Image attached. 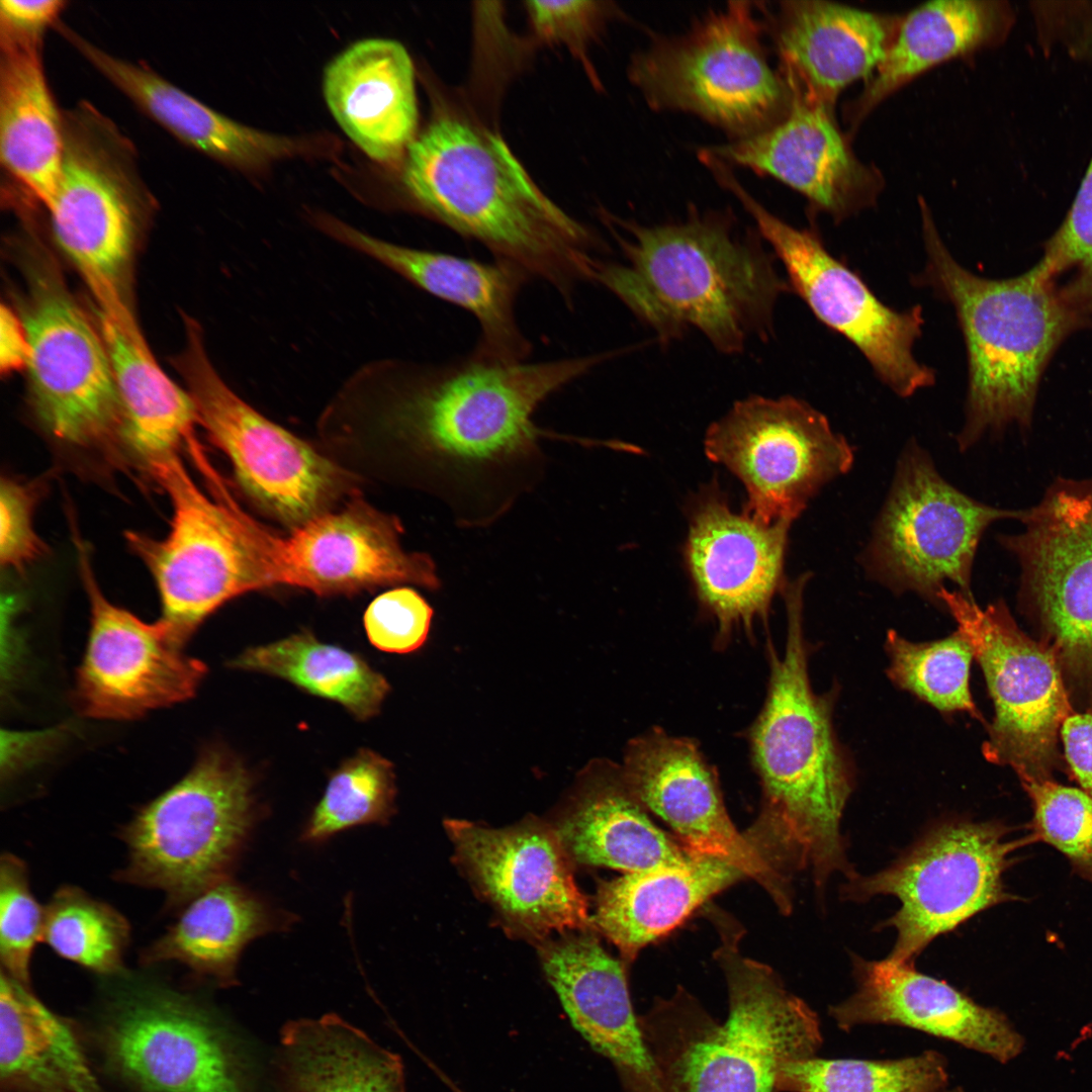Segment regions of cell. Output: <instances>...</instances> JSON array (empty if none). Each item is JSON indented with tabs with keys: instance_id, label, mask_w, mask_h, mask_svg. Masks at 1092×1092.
Masks as SVG:
<instances>
[{
	"instance_id": "obj_1",
	"label": "cell",
	"mask_w": 1092,
	"mask_h": 1092,
	"mask_svg": "<svg viewBox=\"0 0 1092 1092\" xmlns=\"http://www.w3.org/2000/svg\"><path fill=\"white\" fill-rule=\"evenodd\" d=\"M608 356L373 361L343 384L324 428L379 445L395 477L442 500L461 527H485L542 476L539 440L556 434L535 425L537 408Z\"/></svg>"
},
{
	"instance_id": "obj_2",
	"label": "cell",
	"mask_w": 1092,
	"mask_h": 1092,
	"mask_svg": "<svg viewBox=\"0 0 1092 1092\" xmlns=\"http://www.w3.org/2000/svg\"><path fill=\"white\" fill-rule=\"evenodd\" d=\"M805 574L783 588L787 639L783 655L769 646V679L760 713L749 732L762 798L759 814L744 832L771 868L810 872L816 887L834 874L854 872L840 825L853 781L832 724L835 691L816 694L808 669L803 631Z\"/></svg>"
},
{
	"instance_id": "obj_3",
	"label": "cell",
	"mask_w": 1092,
	"mask_h": 1092,
	"mask_svg": "<svg viewBox=\"0 0 1092 1092\" xmlns=\"http://www.w3.org/2000/svg\"><path fill=\"white\" fill-rule=\"evenodd\" d=\"M402 181L420 210L551 285L570 304L592 281L600 242L549 199L505 141L453 113L408 147Z\"/></svg>"
},
{
	"instance_id": "obj_4",
	"label": "cell",
	"mask_w": 1092,
	"mask_h": 1092,
	"mask_svg": "<svg viewBox=\"0 0 1092 1092\" xmlns=\"http://www.w3.org/2000/svg\"><path fill=\"white\" fill-rule=\"evenodd\" d=\"M623 262L598 260L592 281L620 299L662 343L696 329L719 352L737 354L772 334L777 300L790 285L771 253L719 213L642 225L615 217Z\"/></svg>"
},
{
	"instance_id": "obj_5",
	"label": "cell",
	"mask_w": 1092,
	"mask_h": 1092,
	"mask_svg": "<svg viewBox=\"0 0 1092 1092\" xmlns=\"http://www.w3.org/2000/svg\"><path fill=\"white\" fill-rule=\"evenodd\" d=\"M926 262L916 285L929 287L954 310L968 359L961 451L1008 427L1030 429L1046 366L1075 332L1092 329V317L1075 310L1040 261L1023 274L990 279L951 255L928 205L919 198Z\"/></svg>"
},
{
	"instance_id": "obj_6",
	"label": "cell",
	"mask_w": 1092,
	"mask_h": 1092,
	"mask_svg": "<svg viewBox=\"0 0 1092 1092\" xmlns=\"http://www.w3.org/2000/svg\"><path fill=\"white\" fill-rule=\"evenodd\" d=\"M713 957L727 987L728 1014L717 1021L681 988L639 1019L664 1092H777L789 1061L816 1056V1013L767 965L743 956V929H718Z\"/></svg>"
},
{
	"instance_id": "obj_7",
	"label": "cell",
	"mask_w": 1092,
	"mask_h": 1092,
	"mask_svg": "<svg viewBox=\"0 0 1092 1092\" xmlns=\"http://www.w3.org/2000/svg\"><path fill=\"white\" fill-rule=\"evenodd\" d=\"M63 120L60 181L44 207L54 235L93 293L99 313L125 333L140 332L124 297L145 198L131 147L89 104L64 113Z\"/></svg>"
},
{
	"instance_id": "obj_8",
	"label": "cell",
	"mask_w": 1092,
	"mask_h": 1092,
	"mask_svg": "<svg viewBox=\"0 0 1092 1092\" xmlns=\"http://www.w3.org/2000/svg\"><path fill=\"white\" fill-rule=\"evenodd\" d=\"M751 2H729L686 34L634 57L630 76L648 105L680 110L745 138L780 121L792 91L769 65Z\"/></svg>"
},
{
	"instance_id": "obj_9",
	"label": "cell",
	"mask_w": 1092,
	"mask_h": 1092,
	"mask_svg": "<svg viewBox=\"0 0 1092 1092\" xmlns=\"http://www.w3.org/2000/svg\"><path fill=\"white\" fill-rule=\"evenodd\" d=\"M250 771L219 747L205 749L177 784L141 809L121 833L123 881L189 902L225 880L255 819Z\"/></svg>"
},
{
	"instance_id": "obj_10",
	"label": "cell",
	"mask_w": 1092,
	"mask_h": 1092,
	"mask_svg": "<svg viewBox=\"0 0 1092 1092\" xmlns=\"http://www.w3.org/2000/svg\"><path fill=\"white\" fill-rule=\"evenodd\" d=\"M998 543L1019 567L1017 607L1054 655L1075 713L1092 714V476L1056 477Z\"/></svg>"
},
{
	"instance_id": "obj_11",
	"label": "cell",
	"mask_w": 1092,
	"mask_h": 1092,
	"mask_svg": "<svg viewBox=\"0 0 1092 1092\" xmlns=\"http://www.w3.org/2000/svg\"><path fill=\"white\" fill-rule=\"evenodd\" d=\"M149 475L168 494L167 535L128 532L126 540L152 574L162 617L182 644L228 601L267 587L255 540V521L224 488L212 499L194 482L181 457L154 466Z\"/></svg>"
},
{
	"instance_id": "obj_12",
	"label": "cell",
	"mask_w": 1092,
	"mask_h": 1092,
	"mask_svg": "<svg viewBox=\"0 0 1092 1092\" xmlns=\"http://www.w3.org/2000/svg\"><path fill=\"white\" fill-rule=\"evenodd\" d=\"M28 291L21 321L37 419L64 447L128 470L134 458L101 334L49 267L32 270Z\"/></svg>"
},
{
	"instance_id": "obj_13",
	"label": "cell",
	"mask_w": 1092,
	"mask_h": 1092,
	"mask_svg": "<svg viewBox=\"0 0 1092 1092\" xmlns=\"http://www.w3.org/2000/svg\"><path fill=\"white\" fill-rule=\"evenodd\" d=\"M92 1031L105 1070L129 1092H246L228 1033L192 996L118 976Z\"/></svg>"
},
{
	"instance_id": "obj_14",
	"label": "cell",
	"mask_w": 1092,
	"mask_h": 1092,
	"mask_svg": "<svg viewBox=\"0 0 1092 1092\" xmlns=\"http://www.w3.org/2000/svg\"><path fill=\"white\" fill-rule=\"evenodd\" d=\"M1023 514L959 490L912 441L899 457L860 563L869 577L896 594L913 592L939 604L937 594L951 582L972 596L973 566L984 533L997 521H1020Z\"/></svg>"
},
{
	"instance_id": "obj_15",
	"label": "cell",
	"mask_w": 1092,
	"mask_h": 1092,
	"mask_svg": "<svg viewBox=\"0 0 1092 1092\" xmlns=\"http://www.w3.org/2000/svg\"><path fill=\"white\" fill-rule=\"evenodd\" d=\"M1015 846L1002 825L947 821L888 868L846 878L842 895L856 902L895 897L900 907L884 924L896 932L888 959L913 963L937 936L1007 899L1003 875Z\"/></svg>"
},
{
	"instance_id": "obj_16",
	"label": "cell",
	"mask_w": 1092,
	"mask_h": 1092,
	"mask_svg": "<svg viewBox=\"0 0 1092 1092\" xmlns=\"http://www.w3.org/2000/svg\"><path fill=\"white\" fill-rule=\"evenodd\" d=\"M937 600L972 645L993 700L985 758L1011 767L1022 786L1054 780L1061 727L1075 713L1054 655L1019 628L1002 600L982 608L946 586Z\"/></svg>"
},
{
	"instance_id": "obj_17",
	"label": "cell",
	"mask_w": 1092,
	"mask_h": 1092,
	"mask_svg": "<svg viewBox=\"0 0 1092 1092\" xmlns=\"http://www.w3.org/2000/svg\"><path fill=\"white\" fill-rule=\"evenodd\" d=\"M716 180L753 218L760 237L784 265L791 290L815 316L851 342L879 379L909 397L935 382L934 371L913 354L924 325L920 305L898 311L884 304L862 279L833 257L816 232L782 220L754 199L730 169Z\"/></svg>"
},
{
	"instance_id": "obj_18",
	"label": "cell",
	"mask_w": 1092,
	"mask_h": 1092,
	"mask_svg": "<svg viewBox=\"0 0 1092 1092\" xmlns=\"http://www.w3.org/2000/svg\"><path fill=\"white\" fill-rule=\"evenodd\" d=\"M186 326L178 368L198 424L225 454L245 491L292 528L327 512L345 489L340 468L239 396L211 363L199 326Z\"/></svg>"
},
{
	"instance_id": "obj_19",
	"label": "cell",
	"mask_w": 1092,
	"mask_h": 1092,
	"mask_svg": "<svg viewBox=\"0 0 1092 1092\" xmlns=\"http://www.w3.org/2000/svg\"><path fill=\"white\" fill-rule=\"evenodd\" d=\"M704 444L706 455L743 483L745 511L765 524L793 523L854 460L852 447L827 418L794 396L737 401L710 426Z\"/></svg>"
},
{
	"instance_id": "obj_20",
	"label": "cell",
	"mask_w": 1092,
	"mask_h": 1092,
	"mask_svg": "<svg viewBox=\"0 0 1092 1092\" xmlns=\"http://www.w3.org/2000/svg\"><path fill=\"white\" fill-rule=\"evenodd\" d=\"M90 604L86 652L77 672L75 702L88 717L129 720L191 698L206 673L200 660L158 620L147 623L101 592L88 553L77 543Z\"/></svg>"
},
{
	"instance_id": "obj_21",
	"label": "cell",
	"mask_w": 1092,
	"mask_h": 1092,
	"mask_svg": "<svg viewBox=\"0 0 1092 1092\" xmlns=\"http://www.w3.org/2000/svg\"><path fill=\"white\" fill-rule=\"evenodd\" d=\"M395 518L354 500L292 528L286 536L260 533L268 585L287 584L317 595L361 590L376 585H440L432 558L407 552Z\"/></svg>"
},
{
	"instance_id": "obj_22",
	"label": "cell",
	"mask_w": 1092,
	"mask_h": 1092,
	"mask_svg": "<svg viewBox=\"0 0 1092 1092\" xmlns=\"http://www.w3.org/2000/svg\"><path fill=\"white\" fill-rule=\"evenodd\" d=\"M621 771L636 800L660 818L691 854L732 862L762 886L783 913H790L791 886L735 827L717 775L695 741L652 729L628 745Z\"/></svg>"
},
{
	"instance_id": "obj_23",
	"label": "cell",
	"mask_w": 1092,
	"mask_h": 1092,
	"mask_svg": "<svg viewBox=\"0 0 1092 1092\" xmlns=\"http://www.w3.org/2000/svg\"><path fill=\"white\" fill-rule=\"evenodd\" d=\"M445 824L461 864L512 928L535 937L593 929L555 830L535 822L504 829Z\"/></svg>"
},
{
	"instance_id": "obj_24",
	"label": "cell",
	"mask_w": 1092,
	"mask_h": 1092,
	"mask_svg": "<svg viewBox=\"0 0 1092 1092\" xmlns=\"http://www.w3.org/2000/svg\"><path fill=\"white\" fill-rule=\"evenodd\" d=\"M788 85L792 103L780 121L703 151L727 165L783 182L837 222L874 206L885 187L880 169L855 155L836 122L834 108Z\"/></svg>"
},
{
	"instance_id": "obj_25",
	"label": "cell",
	"mask_w": 1092,
	"mask_h": 1092,
	"mask_svg": "<svg viewBox=\"0 0 1092 1092\" xmlns=\"http://www.w3.org/2000/svg\"><path fill=\"white\" fill-rule=\"evenodd\" d=\"M790 521L765 524L747 511L733 512L718 486L700 492L691 508L686 565L697 597L723 638L736 627L751 630L768 615L785 586Z\"/></svg>"
},
{
	"instance_id": "obj_26",
	"label": "cell",
	"mask_w": 1092,
	"mask_h": 1092,
	"mask_svg": "<svg viewBox=\"0 0 1092 1092\" xmlns=\"http://www.w3.org/2000/svg\"><path fill=\"white\" fill-rule=\"evenodd\" d=\"M855 992L830 1014L842 1030L861 1024L910 1027L983 1053L1005 1064L1024 1039L1000 1011L982 1006L913 963L853 959Z\"/></svg>"
},
{
	"instance_id": "obj_27",
	"label": "cell",
	"mask_w": 1092,
	"mask_h": 1092,
	"mask_svg": "<svg viewBox=\"0 0 1092 1092\" xmlns=\"http://www.w3.org/2000/svg\"><path fill=\"white\" fill-rule=\"evenodd\" d=\"M315 221L336 241L473 315L480 331L474 353L505 362L526 361L532 346L516 316L518 295L531 280L524 271L497 260L482 262L393 244L331 216Z\"/></svg>"
},
{
	"instance_id": "obj_28",
	"label": "cell",
	"mask_w": 1092,
	"mask_h": 1092,
	"mask_svg": "<svg viewBox=\"0 0 1092 1092\" xmlns=\"http://www.w3.org/2000/svg\"><path fill=\"white\" fill-rule=\"evenodd\" d=\"M543 968L573 1027L610 1060L628 1092H664L628 990L625 964L587 931L549 941Z\"/></svg>"
},
{
	"instance_id": "obj_29",
	"label": "cell",
	"mask_w": 1092,
	"mask_h": 1092,
	"mask_svg": "<svg viewBox=\"0 0 1092 1092\" xmlns=\"http://www.w3.org/2000/svg\"><path fill=\"white\" fill-rule=\"evenodd\" d=\"M901 18L831 1H783L772 25L781 74L808 97L834 108L842 90L874 75Z\"/></svg>"
},
{
	"instance_id": "obj_30",
	"label": "cell",
	"mask_w": 1092,
	"mask_h": 1092,
	"mask_svg": "<svg viewBox=\"0 0 1092 1092\" xmlns=\"http://www.w3.org/2000/svg\"><path fill=\"white\" fill-rule=\"evenodd\" d=\"M323 84L334 118L370 158L392 162L407 151L418 109L413 62L400 42H354L326 67Z\"/></svg>"
},
{
	"instance_id": "obj_31",
	"label": "cell",
	"mask_w": 1092,
	"mask_h": 1092,
	"mask_svg": "<svg viewBox=\"0 0 1092 1092\" xmlns=\"http://www.w3.org/2000/svg\"><path fill=\"white\" fill-rule=\"evenodd\" d=\"M1015 23L1005 0H934L902 15L885 59L844 108L851 129L888 97L950 60L1003 43Z\"/></svg>"
},
{
	"instance_id": "obj_32",
	"label": "cell",
	"mask_w": 1092,
	"mask_h": 1092,
	"mask_svg": "<svg viewBox=\"0 0 1092 1092\" xmlns=\"http://www.w3.org/2000/svg\"><path fill=\"white\" fill-rule=\"evenodd\" d=\"M59 32L142 111L177 140L238 167H258L293 153L300 144L264 132L203 104L144 65L116 58L63 23Z\"/></svg>"
},
{
	"instance_id": "obj_33",
	"label": "cell",
	"mask_w": 1092,
	"mask_h": 1092,
	"mask_svg": "<svg viewBox=\"0 0 1092 1092\" xmlns=\"http://www.w3.org/2000/svg\"><path fill=\"white\" fill-rule=\"evenodd\" d=\"M747 878L732 862L696 856L688 862L628 873L601 882L593 929L632 963L649 943L680 925L710 898Z\"/></svg>"
},
{
	"instance_id": "obj_34",
	"label": "cell",
	"mask_w": 1092,
	"mask_h": 1092,
	"mask_svg": "<svg viewBox=\"0 0 1092 1092\" xmlns=\"http://www.w3.org/2000/svg\"><path fill=\"white\" fill-rule=\"evenodd\" d=\"M0 157L8 176L46 207L59 185L64 120L41 63V42L1 38Z\"/></svg>"
},
{
	"instance_id": "obj_35",
	"label": "cell",
	"mask_w": 1092,
	"mask_h": 1092,
	"mask_svg": "<svg viewBox=\"0 0 1092 1092\" xmlns=\"http://www.w3.org/2000/svg\"><path fill=\"white\" fill-rule=\"evenodd\" d=\"M1 1092H105L81 1028L1 970Z\"/></svg>"
},
{
	"instance_id": "obj_36",
	"label": "cell",
	"mask_w": 1092,
	"mask_h": 1092,
	"mask_svg": "<svg viewBox=\"0 0 1092 1092\" xmlns=\"http://www.w3.org/2000/svg\"><path fill=\"white\" fill-rule=\"evenodd\" d=\"M122 410L124 433L139 468L149 470L182 449L198 459L194 402L160 368L142 334H127L99 313Z\"/></svg>"
},
{
	"instance_id": "obj_37",
	"label": "cell",
	"mask_w": 1092,
	"mask_h": 1092,
	"mask_svg": "<svg viewBox=\"0 0 1092 1092\" xmlns=\"http://www.w3.org/2000/svg\"><path fill=\"white\" fill-rule=\"evenodd\" d=\"M555 832L576 861L624 874L696 857L650 819L626 786L621 769L598 778Z\"/></svg>"
},
{
	"instance_id": "obj_38",
	"label": "cell",
	"mask_w": 1092,
	"mask_h": 1092,
	"mask_svg": "<svg viewBox=\"0 0 1092 1092\" xmlns=\"http://www.w3.org/2000/svg\"><path fill=\"white\" fill-rule=\"evenodd\" d=\"M281 1092H404L400 1058L336 1014L287 1023Z\"/></svg>"
},
{
	"instance_id": "obj_39",
	"label": "cell",
	"mask_w": 1092,
	"mask_h": 1092,
	"mask_svg": "<svg viewBox=\"0 0 1092 1092\" xmlns=\"http://www.w3.org/2000/svg\"><path fill=\"white\" fill-rule=\"evenodd\" d=\"M187 903L177 921L145 949L142 961L180 963L220 987L236 984L244 947L283 922L261 899L228 879Z\"/></svg>"
},
{
	"instance_id": "obj_40",
	"label": "cell",
	"mask_w": 1092,
	"mask_h": 1092,
	"mask_svg": "<svg viewBox=\"0 0 1092 1092\" xmlns=\"http://www.w3.org/2000/svg\"><path fill=\"white\" fill-rule=\"evenodd\" d=\"M233 667L268 673L343 705L366 720L380 710L389 686L359 655L320 642L308 632L245 650Z\"/></svg>"
},
{
	"instance_id": "obj_41",
	"label": "cell",
	"mask_w": 1092,
	"mask_h": 1092,
	"mask_svg": "<svg viewBox=\"0 0 1092 1092\" xmlns=\"http://www.w3.org/2000/svg\"><path fill=\"white\" fill-rule=\"evenodd\" d=\"M944 1058L932 1051L897 1060L821 1059L784 1064L777 1092H947Z\"/></svg>"
},
{
	"instance_id": "obj_42",
	"label": "cell",
	"mask_w": 1092,
	"mask_h": 1092,
	"mask_svg": "<svg viewBox=\"0 0 1092 1092\" xmlns=\"http://www.w3.org/2000/svg\"><path fill=\"white\" fill-rule=\"evenodd\" d=\"M129 924L113 907L73 886L60 888L44 908V940L60 957L96 974L120 973Z\"/></svg>"
},
{
	"instance_id": "obj_43",
	"label": "cell",
	"mask_w": 1092,
	"mask_h": 1092,
	"mask_svg": "<svg viewBox=\"0 0 1092 1092\" xmlns=\"http://www.w3.org/2000/svg\"><path fill=\"white\" fill-rule=\"evenodd\" d=\"M889 677L942 713L966 712L982 721L970 691L974 651L959 630L946 638L916 643L890 630L886 638Z\"/></svg>"
},
{
	"instance_id": "obj_44",
	"label": "cell",
	"mask_w": 1092,
	"mask_h": 1092,
	"mask_svg": "<svg viewBox=\"0 0 1092 1092\" xmlns=\"http://www.w3.org/2000/svg\"><path fill=\"white\" fill-rule=\"evenodd\" d=\"M394 797L391 763L362 749L331 776L302 840L320 842L353 826L386 823L393 812Z\"/></svg>"
},
{
	"instance_id": "obj_45",
	"label": "cell",
	"mask_w": 1092,
	"mask_h": 1092,
	"mask_svg": "<svg viewBox=\"0 0 1092 1092\" xmlns=\"http://www.w3.org/2000/svg\"><path fill=\"white\" fill-rule=\"evenodd\" d=\"M1039 261L1065 300L1092 317V157L1064 220L1043 244Z\"/></svg>"
},
{
	"instance_id": "obj_46",
	"label": "cell",
	"mask_w": 1092,
	"mask_h": 1092,
	"mask_svg": "<svg viewBox=\"0 0 1092 1092\" xmlns=\"http://www.w3.org/2000/svg\"><path fill=\"white\" fill-rule=\"evenodd\" d=\"M1022 787L1033 804L1036 835L1092 881V797L1055 780Z\"/></svg>"
},
{
	"instance_id": "obj_47",
	"label": "cell",
	"mask_w": 1092,
	"mask_h": 1092,
	"mask_svg": "<svg viewBox=\"0 0 1092 1092\" xmlns=\"http://www.w3.org/2000/svg\"><path fill=\"white\" fill-rule=\"evenodd\" d=\"M44 909L33 897L24 862L11 853L0 859V958L2 971L30 987V962L42 939Z\"/></svg>"
},
{
	"instance_id": "obj_48",
	"label": "cell",
	"mask_w": 1092,
	"mask_h": 1092,
	"mask_svg": "<svg viewBox=\"0 0 1092 1092\" xmlns=\"http://www.w3.org/2000/svg\"><path fill=\"white\" fill-rule=\"evenodd\" d=\"M433 610L415 589L396 587L376 597L364 613V627L376 648L407 653L426 640Z\"/></svg>"
},
{
	"instance_id": "obj_49",
	"label": "cell",
	"mask_w": 1092,
	"mask_h": 1092,
	"mask_svg": "<svg viewBox=\"0 0 1092 1092\" xmlns=\"http://www.w3.org/2000/svg\"><path fill=\"white\" fill-rule=\"evenodd\" d=\"M37 493L31 484L2 477L0 485V560L3 567L21 570L44 552L33 526Z\"/></svg>"
},
{
	"instance_id": "obj_50",
	"label": "cell",
	"mask_w": 1092,
	"mask_h": 1092,
	"mask_svg": "<svg viewBox=\"0 0 1092 1092\" xmlns=\"http://www.w3.org/2000/svg\"><path fill=\"white\" fill-rule=\"evenodd\" d=\"M526 5L541 36L574 43L593 33L605 11L601 3L594 1H529Z\"/></svg>"
},
{
	"instance_id": "obj_51",
	"label": "cell",
	"mask_w": 1092,
	"mask_h": 1092,
	"mask_svg": "<svg viewBox=\"0 0 1092 1092\" xmlns=\"http://www.w3.org/2000/svg\"><path fill=\"white\" fill-rule=\"evenodd\" d=\"M65 6L62 0H2L0 37L41 42Z\"/></svg>"
},
{
	"instance_id": "obj_52",
	"label": "cell",
	"mask_w": 1092,
	"mask_h": 1092,
	"mask_svg": "<svg viewBox=\"0 0 1092 1092\" xmlns=\"http://www.w3.org/2000/svg\"><path fill=\"white\" fill-rule=\"evenodd\" d=\"M1060 735L1066 761L1082 790L1092 797V714L1073 713Z\"/></svg>"
},
{
	"instance_id": "obj_53",
	"label": "cell",
	"mask_w": 1092,
	"mask_h": 1092,
	"mask_svg": "<svg viewBox=\"0 0 1092 1092\" xmlns=\"http://www.w3.org/2000/svg\"><path fill=\"white\" fill-rule=\"evenodd\" d=\"M28 342L21 318L9 307L2 305L0 311V367L12 372L26 367Z\"/></svg>"
},
{
	"instance_id": "obj_54",
	"label": "cell",
	"mask_w": 1092,
	"mask_h": 1092,
	"mask_svg": "<svg viewBox=\"0 0 1092 1092\" xmlns=\"http://www.w3.org/2000/svg\"><path fill=\"white\" fill-rule=\"evenodd\" d=\"M947 1092H960V1091L959 1090H951V1091H947Z\"/></svg>"
}]
</instances>
